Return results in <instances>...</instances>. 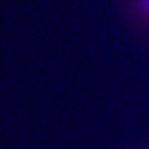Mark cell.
<instances>
[{"instance_id":"cell-1","label":"cell","mask_w":149,"mask_h":149,"mask_svg":"<svg viewBox=\"0 0 149 149\" xmlns=\"http://www.w3.org/2000/svg\"><path fill=\"white\" fill-rule=\"evenodd\" d=\"M132 4L140 17L149 24V0H132Z\"/></svg>"}]
</instances>
